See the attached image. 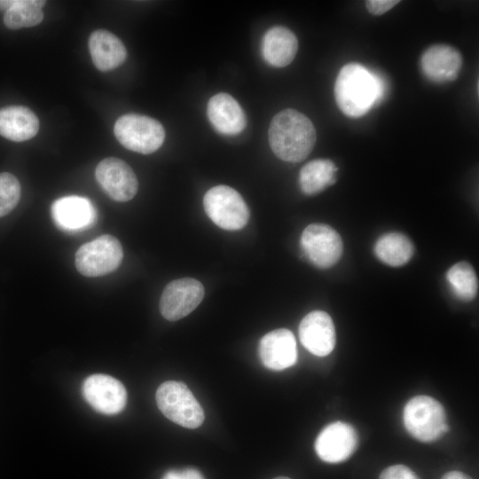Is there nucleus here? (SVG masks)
<instances>
[{
	"label": "nucleus",
	"instance_id": "f3484780",
	"mask_svg": "<svg viewBox=\"0 0 479 479\" xmlns=\"http://www.w3.org/2000/svg\"><path fill=\"white\" fill-rule=\"evenodd\" d=\"M207 114L213 127L224 135H237L246 127V114L238 101L227 93L210 98Z\"/></svg>",
	"mask_w": 479,
	"mask_h": 479
},
{
	"label": "nucleus",
	"instance_id": "a211bd4d",
	"mask_svg": "<svg viewBox=\"0 0 479 479\" xmlns=\"http://www.w3.org/2000/svg\"><path fill=\"white\" fill-rule=\"evenodd\" d=\"M89 49L93 64L103 72L120 67L127 57V51L122 42L115 35L105 29H98L90 34Z\"/></svg>",
	"mask_w": 479,
	"mask_h": 479
},
{
	"label": "nucleus",
	"instance_id": "ddd939ff",
	"mask_svg": "<svg viewBox=\"0 0 479 479\" xmlns=\"http://www.w3.org/2000/svg\"><path fill=\"white\" fill-rule=\"evenodd\" d=\"M298 331L302 346L315 356H327L334 349V325L329 314L325 311L314 310L308 313L300 322Z\"/></svg>",
	"mask_w": 479,
	"mask_h": 479
},
{
	"label": "nucleus",
	"instance_id": "412c9836",
	"mask_svg": "<svg viewBox=\"0 0 479 479\" xmlns=\"http://www.w3.org/2000/svg\"><path fill=\"white\" fill-rule=\"evenodd\" d=\"M45 4L41 0H0L4 23L10 29L36 26L43 20L42 7Z\"/></svg>",
	"mask_w": 479,
	"mask_h": 479
},
{
	"label": "nucleus",
	"instance_id": "9d476101",
	"mask_svg": "<svg viewBox=\"0 0 479 479\" xmlns=\"http://www.w3.org/2000/svg\"><path fill=\"white\" fill-rule=\"evenodd\" d=\"M87 403L97 412L114 415L122 412L127 403V391L117 379L106 374L87 377L82 388Z\"/></svg>",
	"mask_w": 479,
	"mask_h": 479
},
{
	"label": "nucleus",
	"instance_id": "5701e85b",
	"mask_svg": "<svg viewBox=\"0 0 479 479\" xmlns=\"http://www.w3.org/2000/svg\"><path fill=\"white\" fill-rule=\"evenodd\" d=\"M374 253L382 263L389 266H402L412 258L413 245L405 235L389 232L378 239Z\"/></svg>",
	"mask_w": 479,
	"mask_h": 479
},
{
	"label": "nucleus",
	"instance_id": "2eb2a0df",
	"mask_svg": "<svg viewBox=\"0 0 479 479\" xmlns=\"http://www.w3.org/2000/svg\"><path fill=\"white\" fill-rule=\"evenodd\" d=\"M462 67V56L452 46L436 44L428 48L420 58V68L429 81L444 83L454 81Z\"/></svg>",
	"mask_w": 479,
	"mask_h": 479
},
{
	"label": "nucleus",
	"instance_id": "4468645a",
	"mask_svg": "<svg viewBox=\"0 0 479 479\" xmlns=\"http://www.w3.org/2000/svg\"><path fill=\"white\" fill-rule=\"evenodd\" d=\"M262 364L268 369L281 371L294 365L297 361V344L294 334L279 328L264 334L258 347Z\"/></svg>",
	"mask_w": 479,
	"mask_h": 479
},
{
	"label": "nucleus",
	"instance_id": "39448f33",
	"mask_svg": "<svg viewBox=\"0 0 479 479\" xmlns=\"http://www.w3.org/2000/svg\"><path fill=\"white\" fill-rule=\"evenodd\" d=\"M114 132L125 148L143 154L157 151L165 139V130L160 122L138 114L121 116Z\"/></svg>",
	"mask_w": 479,
	"mask_h": 479
},
{
	"label": "nucleus",
	"instance_id": "aec40b11",
	"mask_svg": "<svg viewBox=\"0 0 479 479\" xmlns=\"http://www.w3.org/2000/svg\"><path fill=\"white\" fill-rule=\"evenodd\" d=\"M39 130L35 114L24 106H8L0 109V135L22 142L34 137Z\"/></svg>",
	"mask_w": 479,
	"mask_h": 479
},
{
	"label": "nucleus",
	"instance_id": "cd10ccee",
	"mask_svg": "<svg viewBox=\"0 0 479 479\" xmlns=\"http://www.w3.org/2000/svg\"><path fill=\"white\" fill-rule=\"evenodd\" d=\"M161 479H205L200 471L194 468L169 470Z\"/></svg>",
	"mask_w": 479,
	"mask_h": 479
},
{
	"label": "nucleus",
	"instance_id": "6ab92c4d",
	"mask_svg": "<svg viewBox=\"0 0 479 479\" xmlns=\"http://www.w3.org/2000/svg\"><path fill=\"white\" fill-rule=\"evenodd\" d=\"M261 50L268 64L283 67L294 60L298 50V41L295 35L288 28L275 26L264 34Z\"/></svg>",
	"mask_w": 479,
	"mask_h": 479
},
{
	"label": "nucleus",
	"instance_id": "423d86ee",
	"mask_svg": "<svg viewBox=\"0 0 479 479\" xmlns=\"http://www.w3.org/2000/svg\"><path fill=\"white\" fill-rule=\"evenodd\" d=\"M203 206L210 220L227 231L242 229L249 219V209L244 199L227 185L210 188L204 195Z\"/></svg>",
	"mask_w": 479,
	"mask_h": 479
},
{
	"label": "nucleus",
	"instance_id": "393cba45",
	"mask_svg": "<svg viewBox=\"0 0 479 479\" xmlns=\"http://www.w3.org/2000/svg\"><path fill=\"white\" fill-rule=\"evenodd\" d=\"M21 189L19 180L11 173H0V217L9 214L18 204Z\"/></svg>",
	"mask_w": 479,
	"mask_h": 479
},
{
	"label": "nucleus",
	"instance_id": "bb28decb",
	"mask_svg": "<svg viewBox=\"0 0 479 479\" xmlns=\"http://www.w3.org/2000/svg\"><path fill=\"white\" fill-rule=\"evenodd\" d=\"M399 1L397 0H369L366 1V8L373 15H381L395 5H397Z\"/></svg>",
	"mask_w": 479,
	"mask_h": 479
},
{
	"label": "nucleus",
	"instance_id": "b1692460",
	"mask_svg": "<svg viewBox=\"0 0 479 479\" xmlns=\"http://www.w3.org/2000/svg\"><path fill=\"white\" fill-rule=\"evenodd\" d=\"M446 279L459 300H473L478 291V279L473 266L467 262H459L452 265L446 273Z\"/></svg>",
	"mask_w": 479,
	"mask_h": 479
},
{
	"label": "nucleus",
	"instance_id": "dca6fc26",
	"mask_svg": "<svg viewBox=\"0 0 479 479\" xmlns=\"http://www.w3.org/2000/svg\"><path fill=\"white\" fill-rule=\"evenodd\" d=\"M51 216L59 229L78 232L90 227L96 221L97 214L90 200L71 195L52 203Z\"/></svg>",
	"mask_w": 479,
	"mask_h": 479
},
{
	"label": "nucleus",
	"instance_id": "f257e3e1",
	"mask_svg": "<svg viewBox=\"0 0 479 479\" xmlns=\"http://www.w3.org/2000/svg\"><path fill=\"white\" fill-rule=\"evenodd\" d=\"M382 77L365 67L350 63L339 72L334 97L341 111L349 117H360L379 103L385 94Z\"/></svg>",
	"mask_w": 479,
	"mask_h": 479
},
{
	"label": "nucleus",
	"instance_id": "f8f14e48",
	"mask_svg": "<svg viewBox=\"0 0 479 479\" xmlns=\"http://www.w3.org/2000/svg\"><path fill=\"white\" fill-rule=\"evenodd\" d=\"M95 177L106 193L119 202L131 200L138 189L134 171L124 161L118 158L102 160L96 167Z\"/></svg>",
	"mask_w": 479,
	"mask_h": 479
},
{
	"label": "nucleus",
	"instance_id": "6e6552de",
	"mask_svg": "<svg viewBox=\"0 0 479 479\" xmlns=\"http://www.w3.org/2000/svg\"><path fill=\"white\" fill-rule=\"evenodd\" d=\"M302 253L315 266L326 269L334 265L342 254L339 233L324 224H311L302 232L300 240Z\"/></svg>",
	"mask_w": 479,
	"mask_h": 479
},
{
	"label": "nucleus",
	"instance_id": "7ed1b4c3",
	"mask_svg": "<svg viewBox=\"0 0 479 479\" xmlns=\"http://www.w3.org/2000/svg\"><path fill=\"white\" fill-rule=\"evenodd\" d=\"M403 422L407 432L423 443H432L449 429L442 404L429 396H416L404 407Z\"/></svg>",
	"mask_w": 479,
	"mask_h": 479
},
{
	"label": "nucleus",
	"instance_id": "c85d7f7f",
	"mask_svg": "<svg viewBox=\"0 0 479 479\" xmlns=\"http://www.w3.org/2000/svg\"><path fill=\"white\" fill-rule=\"evenodd\" d=\"M441 479H473L463 472L453 470L445 473Z\"/></svg>",
	"mask_w": 479,
	"mask_h": 479
},
{
	"label": "nucleus",
	"instance_id": "9b49d317",
	"mask_svg": "<svg viewBox=\"0 0 479 479\" xmlns=\"http://www.w3.org/2000/svg\"><path fill=\"white\" fill-rule=\"evenodd\" d=\"M357 444L356 429L349 423L335 421L320 431L314 448L321 460L336 464L348 459L357 450Z\"/></svg>",
	"mask_w": 479,
	"mask_h": 479
},
{
	"label": "nucleus",
	"instance_id": "c756f323",
	"mask_svg": "<svg viewBox=\"0 0 479 479\" xmlns=\"http://www.w3.org/2000/svg\"><path fill=\"white\" fill-rule=\"evenodd\" d=\"M273 479H291V478L287 477V476H278V477H275Z\"/></svg>",
	"mask_w": 479,
	"mask_h": 479
},
{
	"label": "nucleus",
	"instance_id": "1a4fd4ad",
	"mask_svg": "<svg viewBox=\"0 0 479 479\" xmlns=\"http://www.w3.org/2000/svg\"><path fill=\"white\" fill-rule=\"evenodd\" d=\"M204 294L203 285L195 279H175L163 289L159 304L160 311L167 320H178L197 308Z\"/></svg>",
	"mask_w": 479,
	"mask_h": 479
},
{
	"label": "nucleus",
	"instance_id": "a878e982",
	"mask_svg": "<svg viewBox=\"0 0 479 479\" xmlns=\"http://www.w3.org/2000/svg\"><path fill=\"white\" fill-rule=\"evenodd\" d=\"M379 479H420V477L407 466L398 464L385 468Z\"/></svg>",
	"mask_w": 479,
	"mask_h": 479
},
{
	"label": "nucleus",
	"instance_id": "f03ea898",
	"mask_svg": "<svg viewBox=\"0 0 479 479\" xmlns=\"http://www.w3.org/2000/svg\"><path fill=\"white\" fill-rule=\"evenodd\" d=\"M316 140V129L311 121L294 109L280 111L271 122L270 146L282 161H302L310 153Z\"/></svg>",
	"mask_w": 479,
	"mask_h": 479
},
{
	"label": "nucleus",
	"instance_id": "0eeeda50",
	"mask_svg": "<svg viewBox=\"0 0 479 479\" xmlns=\"http://www.w3.org/2000/svg\"><path fill=\"white\" fill-rule=\"evenodd\" d=\"M123 258L120 241L109 234L82 245L75 253L77 271L86 277H98L116 270Z\"/></svg>",
	"mask_w": 479,
	"mask_h": 479
},
{
	"label": "nucleus",
	"instance_id": "20e7f679",
	"mask_svg": "<svg viewBox=\"0 0 479 479\" xmlns=\"http://www.w3.org/2000/svg\"><path fill=\"white\" fill-rule=\"evenodd\" d=\"M157 406L171 421L196 428L204 421V411L185 384L175 381L161 383L155 394Z\"/></svg>",
	"mask_w": 479,
	"mask_h": 479
},
{
	"label": "nucleus",
	"instance_id": "4be33fe9",
	"mask_svg": "<svg viewBox=\"0 0 479 479\" xmlns=\"http://www.w3.org/2000/svg\"><path fill=\"white\" fill-rule=\"evenodd\" d=\"M337 167L327 159H317L306 163L299 173V185L303 193L321 192L336 181Z\"/></svg>",
	"mask_w": 479,
	"mask_h": 479
}]
</instances>
